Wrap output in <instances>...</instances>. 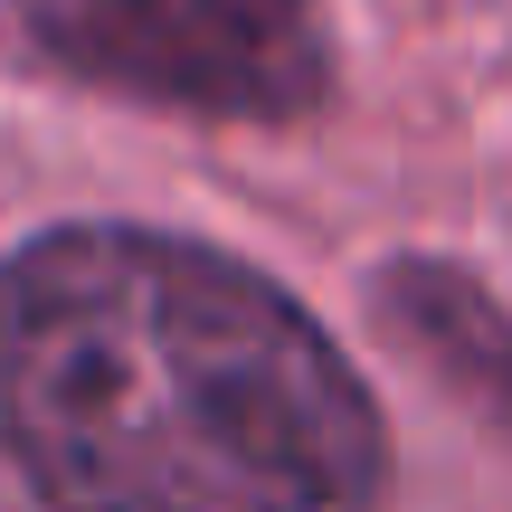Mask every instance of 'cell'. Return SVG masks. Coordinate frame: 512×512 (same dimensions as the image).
Here are the masks:
<instances>
[{"label": "cell", "mask_w": 512, "mask_h": 512, "mask_svg": "<svg viewBox=\"0 0 512 512\" xmlns=\"http://www.w3.org/2000/svg\"><path fill=\"white\" fill-rule=\"evenodd\" d=\"M0 456L57 512H380L351 361L256 266L57 228L0 266Z\"/></svg>", "instance_id": "obj_1"}, {"label": "cell", "mask_w": 512, "mask_h": 512, "mask_svg": "<svg viewBox=\"0 0 512 512\" xmlns=\"http://www.w3.org/2000/svg\"><path fill=\"white\" fill-rule=\"evenodd\" d=\"M10 10L67 76L171 114L294 124L332 86V38L313 0H10Z\"/></svg>", "instance_id": "obj_2"}]
</instances>
